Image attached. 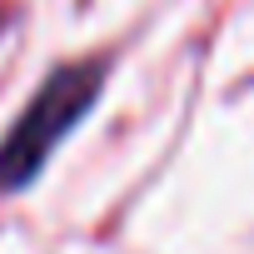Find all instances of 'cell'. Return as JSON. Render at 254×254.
<instances>
[{
	"label": "cell",
	"mask_w": 254,
	"mask_h": 254,
	"mask_svg": "<svg viewBox=\"0 0 254 254\" xmlns=\"http://www.w3.org/2000/svg\"><path fill=\"white\" fill-rule=\"evenodd\" d=\"M95 85H100V70H60V75L35 95V105L25 110V120L10 130L5 150H0V190L25 185V180L45 165V155L55 150V140L85 115Z\"/></svg>",
	"instance_id": "obj_1"
}]
</instances>
